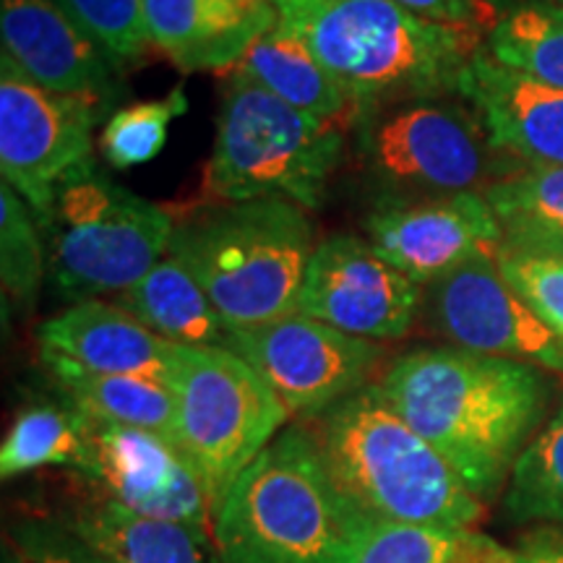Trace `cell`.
<instances>
[{"mask_svg": "<svg viewBox=\"0 0 563 563\" xmlns=\"http://www.w3.org/2000/svg\"><path fill=\"white\" fill-rule=\"evenodd\" d=\"M376 386L477 498L501 490L551 405L548 371L462 347L407 352Z\"/></svg>", "mask_w": 563, "mask_h": 563, "instance_id": "6da1fadb", "label": "cell"}, {"mask_svg": "<svg viewBox=\"0 0 563 563\" xmlns=\"http://www.w3.org/2000/svg\"><path fill=\"white\" fill-rule=\"evenodd\" d=\"M277 24L306 42L357 115L376 104L460 91L485 37L435 24L397 0H272ZM357 121V118H355Z\"/></svg>", "mask_w": 563, "mask_h": 563, "instance_id": "7a4b0ae2", "label": "cell"}, {"mask_svg": "<svg viewBox=\"0 0 563 563\" xmlns=\"http://www.w3.org/2000/svg\"><path fill=\"white\" fill-rule=\"evenodd\" d=\"M308 428L365 519L433 527H475L483 519V498L399 418L376 384L316 415Z\"/></svg>", "mask_w": 563, "mask_h": 563, "instance_id": "3957f363", "label": "cell"}, {"mask_svg": "<svg viewBox=\"0 0 563 563\" xmlns=\"http://www.w3.org/2000/svg\"><path fill=\"white\" fill-rule=\"evenodd\" d=\"M308 426L282 431L232 485L214 517L224 563H342L363 522Z\"/></svg>", "mask_w": 563, "mask_h": 563, "instance_id": "277c9868", "label": "cell"}, {"mask_svg": "<svg viewBox=\"0 0 563 563\" xmlns=\"http://www.w3.org/2000/svg\"><path fill=\"white\" fill-rule=\"evenodd\" d=\"M313 224L292 201H199L175 217L170 251L199 279L230 332L298 313Z\"/></svg>", "mask_w": 563, "mask_h": 563, "instance_id": "5b68a950", "label": "cell"}, {"mask_svg": "<svg viewBox=\"0 0 563 563\" xmlns=\"http://www.w3.org/2000/svg\"><path fill=\"white\" fill-rule=\"evenodd\" d=\"M344 123L290 108L243 70L224 74L201 201H292L319 209L344 159Z\"/></svg>", "mask_w": 563, "mask_h": 563, "instance_id": "8992f818", "label": "cell"}, {"mask_svg": "<svg viewBox=\"0 0 563 563\" xmlns=\"http://www.w3.org/2000/svg\"><path fill=\"white\" fill-rule=\"evenodd\" d=\"M352 129L376 203L485 191L527 167L493 144L460 91L376 104Z\"/></svg>", "mask_w": 563, "mask_h": 563, "instance_id": "52a82bcc", "label": "cell"}, {"mask_svg": "<svg viewBox=\"0 0 563 563\" xmlns=\"http://www.w3.org/2000/svg\"><path fill=\"white\" fill-rule=\"evenodd\" d=\"M47 249V277L60 298L95 300L125 292L170 251L175 214L84 167L37 217Z\"/></svg>", "mask_w": 563, "mask_h": 563, "instance_id": "ba28073f", "label": "cell"}, {"mask_svg": "<svg viewBox=\"0 0 563 563\" xmlns=\"http://www.w3.org/2000/svg\"><path fill=\"white\" fill-rule=\"evenodd\" d=\"M170 386L178 399V446L196 464L214 517L243 470L277 439L290 410L228 347H183Z\"/></svg>", "mask_w": 563, "mask_h": 563, "instance_id": "9c48e42d", "label": "cell"}, {"mask_svg": "<svg viewBox=\"0 0 563 563\" xmlns=\"http://www.w3.org/2000/svg\"><path fill=\"white\" fill-rule=\"evenodd\" d=\"M110 110L32 81L0 55V175L37 217L68 178L91 165L95 129Z\"/></svg>", "mask_w": 563, "mask_h": 563, "instance_id": "30bf717a", "label": "cell"}, {"mask_svg": "<svg viewBox=\"0 0 563 563\" xmlns=\"http://www.w3.org/2000/svg\"><path fill=\"white\" fill-rule=\"evenodd\" d=\"M228 350L272 386L290 415L302 418H316L365 389L384 357L378 342L344 334L302 313L230 332Z\"/></svg>", "mask_w": 563, "mask_h": 563, "instance_id": "8fae6325", "label": "cell"}, {"mask_svg": "<svg viewBox=\"0 0 563 563\" xmlns=\"http://www.w3.org/2000/svg\"><path fill=\"white\" fill-rule=\"evenodd\" d=\"M426 287L391 266L365 238L334 232L316 243L298 313L371 342L402 340L422 311Z\"/></svg>", "mask_w": 563, "mask_h": 563, "instance_id": "7c38bea8", "label": "cell"}, {"mask_svg": "<svg viewBox=\"0 0 563 563\" xmlns=\"http://www.w3.org/2000/svg\"><path fill=\"white\" fill-rule=\"evenodd\" d=\"M422 308L454 347L538 365L563 376V340L511 290L496 256H481L426 285Z\"/></svg>", "mask_w": 563, "mask_h": 563, "instance_id": "4fadbf2b", "label": "cell"}, {"mask_svg": "<svg viewBox=\"0 0 563 563\" xmlns=\"http://www.w3.org/2000/svg\"><path fill=\"white\" fill-rule=\"evenodd\" d=\"M79 473L125 509L191 525L214 538V501L207 483L165 435L87 418V460Z\"/></svg>", "mask_w": 563, "mask_h": 563, "instance_id": "5bb4252c", "label": "cell"}, {"mask_svg": "<svg viewBox=\"0 0 563 563\" xmlns=\"http://www.w3.org/2000/svg\"><path fill=\"white\" fill-rule=\"evenodd\" d=\"M365 241L422 287L481 256H498L504 230L483 191L382 201Z\"/></svg>", "mask_w": 563, "mask_h": 563, "instance_id": "9a60e30c", "label": "cell"}, {"mask_svg": "<svg viewBox=\"0 0 563 563\" xmlns=\"http://www.w3.org/2000/svg\"><path fill=\"white\" fill-rule=\"evenodd\" d=\"M0 40L3 55L45 89L104 110L121 97L123 66L66 0H0Z\"/></svg>", "mask_w": 563, "mask_h": 563, "instance_id": "2e32d148", "label": "cell"}, {"mask_svg": "<svg viewBox=\"0 0 563 563\" xmlns=\"http://www.w3.org/2000/svg\"><path fill=\"white\" fill-rule=\"evenodd\" d=\"M498 150L522 165L563 167V89L504 68L481 51L460 79Z\"/></svg>", "mask_w": 563, "mask_h": 563, "instance_id": "e0dca14e", "label": "cell"}, {"mask_svg": "<svg viewBox=\"0 0 563 563\" xmlns=\"http://www.w3.org/2000/svg\"><path fill=\"white\" fill-rule=\"evenodd\" d=\"M154 51L186 74L238 68L251 45L277 26L272 0H141Z\"/></svg>", "mask_w": 563, "mask_h": 563, "instance_id": "ac0fdd59", "label": "cell"}, {"mask_svg": "<svg viewBox=\"0 0 563 563\" xmlns=\"http://www.w3.org/2000/svg\"><path fill=\"white\" fill-rule=\"evenodd\" d=\"M42 355H55L95 373H131L170 384L180 344L144 327L118 302L84 300L42 321Z\"/></svg>", "mask_w": 563, "mask_h": 563, "instance_id": "d6986e66", "label": "cell"}, {"mask_svg": "<svg viewBox=\"0 0 563 563\" xmlns=\"http://www.w3.org/2000/svg\"><path fill=\"white\" fill-rule=\"evenodd\" d=\"M70 532L102 563H224L211 534L136 514L110 498L84 506Z\"/></svg>", "mask_w": 563, "mask_h": 563, "instance_id": "ffe728a7", "label": "cell"}, {"mask_svg": "<svg viewBox=\"0 0 563 563\" xmlns=\"http://www.w3.org/2000/svg\"><path fill=\"white\" fill-rule=\"evenodd\" d=\"M68 405L91 420L141 428L178 443V399L165 378L95 373L55 355H42Z\"/></svg>", "mask_w": 563, "mask_h": 563, "instance_id": "44dd1931", "label": "cell"}, {"mask_svg": "<svg viewBox=\"0 0 563 563\" xmlns=\"http://www.w3.org/2000/svg\"><path fill=\"white\" fill-rule=\"evenodd\" d=\"M118 306L136 316L152 332L183 347H228L230 329L211 306L199 279L167 251L150 274L118 295Z\"/></svg>", "mask_w": 563, "mask_h": 563, "instance_id": "7402d4cb", "label": "cell"}, {"mask_svg": "<svg viewBox=\"0 0 563 563\" xmlns=\"http://www.w3.org/2000/svg\"><path fill=\"white\" fill-rule=\"evenodd\" d=\"M238 70L306 115L327 123H355L357 108L347 91L316 60L306 42L279 24L253 42Z\"/></svg>", "mask_w": 563, "mask_h": 563, "instance_id": "603a6c76", "label": "cell"}, {"mask_svg": "<svg viewBox=\"0 0 563 563\" xmlns=\"http://www.w3.org/2000/svg\"><path fill=\"white\" fill-rule=\"evenodd\" d=\"M514 551L475 527L363 519L342 563H511Z\"/></svg>", "mask_w": 563, "mask_h": 563, "instance_id": "cb8c5ba5", "label": "cell"}, {"mask_svg": "<svg viewBox=\"0 0 563 563\" xmlns=\"http://www.w3.org/2000/svg\"><path fill=\"white\" fill-rule=\"evenodd\" d=\"M504 230V245L563 249V167L527 165L483 191Z\"/></svg>", "mask_w": 563, "mask_h": 563, "instance_id": "d4e9b609", "label": "cell"}, {"mask_svg": "<svg viewBox=\"0 0 563 563\" xmlns=\"http://www.w3.org/2000/svg\"><path fill=\"white\" fill-rule=\"evenodd\" d=\"M483 51L504 68L563 89V9L548 0H517Z\"/></svg>", "mask_w": 563, "mask_h": 563, "instance_id": "484cf974", "label": "cell"}, {"mask_svg": "<svg viewBox=\"0 0 563 563\" xmlns=\"http://www.w3.org/2000/svg\"><path fill=\"white\" fill-rule=\"evenodd\" d=\"M87 418L74 405H32L13 418L0 446L3 481L40 467H84Z\"/></svg>", "mask_w": 563, "mask_h": 563, "instance_id": "4316f807", "label": "cell"}, {"mask_svg": "<svg viewBox=\"0 0 563 563\" xmlns=\"http://www.w3.org/2000/svg\"><path fill=\"white\" fill-rule=\"evenodd\" d=\"M504 506L511 522L563 532V410L514 464Z\"/></svg>", "mask_w": 563, "mask_h": 563, "instance_id": "83f0119b", "label": "cell"}, {"mask_svg": "<svg viewBox=\"0 0 563 563\" xmlns=\"http://www.w3.org/2000/svg\"><path fill=\"white\" fill-rule=\"evenodd\" d=\"M188 112V97L183 84L173 87L157 100L131 102L110 112L104 121L97 150L115 170H133L150 165L165 150L170 136V123Z\"/></svg>", "mask_w": 563, "mask_h": 563, "instance_id": "f1b7e54d", "label": "cell"}, {"mask_svg": "<svg viewBox=\"0 0 563 563\" xmlns=\"http://www.w3.org/2000/svg\"><path fill=\"white\" fill-rule=\"evenodd\" d=\"M47 274V249L37 214L30 203L0 186V282L3 298L19 308H30Z\"/></svg>", "mask_w": 563, "mask_h": 563, "instance_id": "f546056e", "label": "cell"}, {"mask_svg": "<svg viewBox=\"0 0 563 563\" xmlns=\"http://www.w3.org/2000/svg\"><path fill=\"white\" fill-rule=\"evenodd\" d=\"M496 264L511 290L563 340V249L501 245Z\"/></svg>", "mask_w": 563, "mask_h": 563, "instance_id": "4dcf8cb0", "label": "cell"}, {"mask_svg": "<svg viewBox=\"0 0 563 563\" xmlns=\"http://www.w3.org/2000/svg\"><path fill=\"white\" fill-rule=\"evenodd\" d=\"M87 30L121 66H133L150 51L141 0H66Z\"/></svg>", "mask_w": 563, "mask_h": 563, "instance_id": "1f68e13d", "label": "cell"}, {"mask_svg": "<svg viewBox=\"0 0 563 563\" xmlns=\"http://www.w3.org/2000/svg\"><path fill=\"white\" fill-rule=\"evenodd\" d=\"M418 16L488 37L517 0H397Z\"/></svg>", "mask_w": 563, "mask_h": 563, "instance_id": "d6a6232c", "label": "cell"}, {"mask_svg": "<svg viewBox=\"0 0 563 563\" xmlns=\"http://www.w3.org/2000/svg\"><path fill=\"white\" fill-rule=\"evenodd\" d=\"M13 548L21 553L24 563H102L74 532L58 527L30 522L16 532Z\"/></svg>", "mask_w": 563, "mask_h": 563, "instance_id": "836d02e7", "label": "cell"}, {"mask_svg": "<svg viewBox=\"0 0 563 563\" xmlns=\"http://www.w3.org/2000/svg\"><path fill=\"white\" fill-rule=\"evenodd\" d=\"M511 563H563V534H540L517 548Z\"/></svg>", "mask_w": 563, "mask_h": 563, "instance_id": "e575fe53", "label": "cell"}, {"mask_svg": "<svg viewBox=\"0 0 563 563\" xmlns=\"http://www.w3.org/2000/svg\"><path fill=\"white\" fill-rule=\"evenodd\" d=\"M3 563H24V559H21V553L11 545V551L3 553Z\"/></svg>", "mask_w": 563, "mask_h": 563, "instance_id": "d590c367", "label": "cell"}, {"mask_svg": "<svg viewBox=\"0 0 563 563\" xmlns=\"http://www.w3.org/2000/svg\"><path fill=\"white\" fill-rule=\"evenodd\" d=\"M548 3H555V5H561V9H563V0H548Z\"/></svg>", "mask_w": 563, "mask_h": 563, "instance_id": "8d00e7d4", "label": "cell"}]
</instances>
